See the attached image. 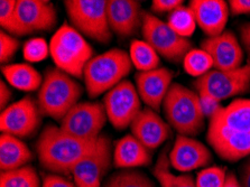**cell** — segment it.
<instances>
[{
  "mask_svg": "<svg viewBox=\"0 0 250 187\" xmlns=\"http://www.w3.org/2000/svg\"><path fill=\"white\" fill-rule=\"evenodd\" d=\"M230 130L250 132V100L240 99L222 108L210 119V124Z\"/></svg>",
  "mask_w": 250,
  "mask_h": 187,
  "instance_id": "obj_22",
  "label": "cell"
},
{
  "mask_svg": "<svg viewBox=\"0 0 250 187\" xmlns=\"http://www.w3.org/2000/svg\"><path fill=\"white\" fill-rule=\"evenodd\" d=\"M183 0H154L151 2V13L165 14L173 13L174 10L183 6Z\"/></svg>",
  "mask_w": 250,
  "mask_h": 187,
  "instance_id": "obj_36",
  "label": "cell"
},
{
  "mask_svg": "<svg viewBox=\"0 0 250 187\" xmlns=\"http://www.w3.org/2000/svg\"><path fill=\"white\" fill-rule=\"evenodd\" d=\"M184 71L194 78L206 75L213 67V61L206 51L201 48H192L183 60Z\"/></svg>",
  "mask_w": 250,
  "mask_h": 187,
  "instance_id": "obj_29",
  "label": "cell"
},
{
  "mask_svg": "<svg viewBox=\"0 0 250 187\" xmlns=\"http://www.w3.org/2000/svg\"><path fill=\"white\" fill-rule=\"evenodd\" d=\"M42 112L39 103L25 97L2 110L0 114V130L17 138H27L40 128Z\"/></svg>",
  "mask_w": 250,
  "mask_h": 187,
  "instance_id": "obj_11",
  "label": "cell"
},
{
  "mask_svg": "<svg viewBox=\"0 0 250 187\" xmlns=\"http://www.w3.org/2000/svg\"><path fill=\"white\" fill-rule=\"evenodd\" d=\"M223 187H242V185H241V183H239V181H238L236 175L229 174L228 176H227L225 186Z\"/></svg>",
  "mask_w": 250,
  "mask_h": 187,
  "instance_id": "obj_41",
  "label": "cell"
},
{
  "mask_svg": "<svg viewBox=\"0 0 250 187\" xmlns=\"http://www.w3.org/2000/svg\"><path fill=\"white\" fill-rule=\"evenodd\" d=\"M168 158L162 155L158 158L154 168V176L160 183L161 187H196L195 181L191 175H175L169 170Z\"/></svg>",
  "mask_w": 250,
  "mask_h": 187,
  "instance_id": "obj_26",
  "label": "cell"
},
{
  "mask_svg": "<svg viewBox=\"0 0 250 187\" xmlns=\"http://www.w3.org/2000/svg\"><path fill=\"white\" fill-rule=\"evenodd\" d=\"M107 120V112L102 103L79 102L60 122V128L78 138L93 140L101 136Z\"/></svg>",
  "mask_w": 250,
  "mask_h": 187,
  "instance_id": "obj_9",
  "label": "cell"
},
{
  "mask_svg": "<svg viewBox=\"0 0 250 187\" xmlns=\"http://www.w3.org/2000/svg\"><path fill=\"white\" fill-rule=\"evenodd\" d=\"M174 73L166 67H158L148 72L136 74V85L142 100L147 108L157 111L165 100L170 85L173 84Z\"/></svg>",
  "mask_w": 250,
  "mask_h": 187,
  "instance_id": "obj_16",
  "label": "cell"
},
{
  "mask_svg": "<svg viewBox=\"0 0 250 187\" xmlns=\"http://www.w3.org/2000/svg\"><path fill=\"white\" fill-rule=\"evenodd\" d=\"M207 137L214 151L228 162H238L250 155V132L209 125Z\"/></svg>",
  "mask_w": 250,
  "mask_h": 187,
  "instance_id": "obj_15",
  "label": "cell"
},
{
  "mask_svg": "<svg viewBox=\"0 0 250 187\" xmlns=\"http://www.w3.org/2000/svg\"><path fill=\"white\" fill-rule=\"evenodd\" d=\"M196 92L223 101L247 92L250 87V63L232 71L213 70L194 82Z\"/></svg>",
  "mask_w": 250,
  "mask_h": 187,
  "instance_id": "obj_8",
  "label": "cell"
},
{
  "mask_svg": "<svg viewBox=\"0 0 250 187\" xmlns=\"http://www.w3.org/2000/svg\"><path fill=\"white\" fill-rule=\"evenodd\" d=\"M43 187H77V185L61 175L51 174L44 178Z\"/></svg>",
  "mask_w": 250,
  "mask_h": 187,
  "instance_id": "obj_37",
  "label": "cell"
},
{
  "mask_svg": "<svg viewBox=\"0 0 250 187\" xmlns=\"http://www.w3.org/2000/svg\"><path fill=\"white\" fill-rule=\"evenodd\" d=\"M169 164L181 173L204 167L212 162L211 151L199 140L179 135L169 152Z\"/></svg>",
  "mask_w": 250,
  "mask_h": 187,
  "instance_id": "obj_14",
  "label": "cell"
},
{
  "mask_svg": "<svg viewBox=\"0 0 250 187\" xmlns=\"http://www.w3.org/2000/svg\"><path fill=\"white\" fill-rule=\"evenodd\" d=\"M16 10L26 34L47 32L58 21L55 7L47 0H17Z\"/></svg>",
  "mask_w": 250,
  "mask_h": 187,
  "instance_id": "obj_17",
  "label": "cell"
},
{
  "mask_svg": "<svg viewBox=\"0 0 250 187\" xmlns=\"http://www.w3.org/2000/svg\"><path fill=\"white\" fill-rule=\"evenodd\" d=\"M163 110L166 120L180 135L196 136L203 130L206 117L201 109L199 94L181 83L170 85L163 102Z\"/></svg>",
  "mask_w": 250,
  "mask_h": 187,
  "instance_id": "obj_4",
  "label": "cell"
},
{
  "mask_svg": "<svg viewBox=\"0 0 250 187\" xmlns=\"http://www.w3.org/2000/svg\"><path fill=\"white\" fill-rule=\"evenodd\" d=\"M132 63L127 52L112 48L93 56L83 73L85 89L90 98L109 92L130 73Z\"/></svg>",
  "mask_w": 250,
  "mask_h": 187,
  "instance_id": "obj_2",
  "label": "cell"
},
{
  "mask_svg": "<svg viewBox=\"0 0 250 187\" xmlns=\"http://www.w3.org/2000/svg\"><path fill=\"white\" fill-rule=\"evenodd\" d=\"M111 163V143L101 135L96 149L80 160L72 170L77 187H101L102 179Z\"/></svg>",
  "mask_w": 250,
  "mask_h": 187,
  "instance_id": "obj_12",
  "label": "cell"
},
{
  "mask_svg": "<svg viewBox=\"0 0 250 187\" xmlns=\"http://www.w3.org/2000/svg\"><path fill=\"white\" fill-rule=\"evenodd\" d=\"M41 182L36 169L32 166L1 171L0 187H40Z\"/></svg>",
  "mask_w": 250,
  "mask_h": 187,
  "instance_id": "obj_27",
  "label": "cell"
},
{
  "mask_svg": "<svg viewBox=\"0 0 250 187\" xmlns=\"http://www.w3.org/2000/svg\"><path fill=\"white\" fill-rule=\"evenodd\" d=\"M1 72L10 85L25 92H33L41 89L44 80L35 67L25 63L3 65Z\"/></svg>",
  "mask_w": 250,
  "mask_h": 187,
  "instance_id": "obj_24",
  "label": "cell"
},
{
  "mask_svg": "<svg viewBox=\"0 0 250 187\" xmlns=\"http://www.w3.org/2000/svg\"><path fill=\"white\" fill-rule=\"evenodd\" d=\"M142 33L146 43L169 62H183L185 55L192 49L190 40L180 36L167 22L161 21L151 13H143Z\"/></svg>",
  "mask_w": 250,
  "mask_h": 187,
  "instance_id": "obj_7",
  "label": "cell"
},
{
  "mask_svg": "<svg viewBox=\"0 0 250 187\" xmlns=\"http://www.w3.org/2000/svg\"><path fill=\"white\" fill-rule=\"evenodd\" d=\"M50 54V45L42 37L30 38L24 44L22 55L28 62H41Z\"/></svg>",
  "mask_w": 250,
  "mask_h": 187,
  "instance_id": "obj_32",
  "label": "cell"
},
{
  "mask_svg": "<svg viewBox=\"0 0 250 187\" xmlns=\"http://www.w3.org/2000/svg\"><path fill=\"white\" fill-rule=\"evenodd\" d=\"M190 8L196 24L209 37L221 35L225 32L230 14L229 5L223 0H192Z\"/></svg>",
  "mask_w": 250,
  "mask_h": 187,
  "instance_id": "obj_19",
  "label": "cell"
},
{
  "mask_svg": "<svg viewBox=\"0 0 250 187\" xmlns=\"http://www.w3.org/2000/svg\"><path fill=\"white\" fill-rule=\"evenodd\" d=\"M240 37H241L242 45H244L246 52H247V54L250 57V22L241 26Z\"/></svg>",
  "mask_w": 250,
  "mask_h": 187,
  "instance_id": "obj_40",
  "label": "cell"
},
{
  "mask_svg": "<svg viewBox=\"0 0 250 187\" xmlns=\"http://www.w3.org/2000/svg\"><path fill=\"white\" fill-rule=\"evenodd\" d=\"M33 159V152L27 145L17 137L2 133L0 137V168L8 171L27 166Z\"/></svg>",
  "mask_w": 250,
  "mask_h": 187,
  "instance_id": "obj_23",
  "label": "cell"
},
{
  "mask_svg": "<svg viewBox=\"0 0 250 187\" xmlns=\"http://www.w3.org/2000/svg\"><path fill=\"white\" fill-rule=\"evenodd\" d=\"M50 54L61 71L82 79L86 64L93 59V48L73 26L63 24L51 38Z\"/></svg>",
  "mask_w": 250,
  "mask_h": 187,
  "instance_id": "obj_5",
  "label": "cell"
},
{
  "mask_svg": "<svg viewBox=\"0 0 250 187\" xmlns=\"http://www.w3.org/2000/svg\"><path fill=\"white\" fill-rule=\"evenodd\" d=\"M104 105L108 120L118 130L130 127L142 111L137 87L128 80H124L107 92L104 98Z\"/></svg>",
  "mask_w": 250,
  "mask_h": 187,
  "instance_id": "obj_10",
  "label": "cell"
},
{
  "mask_svg": "<svg viewBox=\"0 0 250 187\" xmlns=\"http://www.w3.org/2000/svg\"><path fill=\"white\" fill-rule=\"evenodd\" d=\"M201 49L211 56L215 70L232 71L242 66L244 52L232 32H223L219 36L206 38L201 43Z\"/></svg>",
  "mask_w": 250,
  "mask_h": 187,
  "instance_id": "obj_13",
  "label": "cell"
},
{
  "mask_svg": "<svg viewBox=\"0 0 250 187\" xmlns=\"http://www.w3.org/2000/svg\"><path fill=\"white\" fill-rule=\"evenodd\" d=\"M108 21L112 33L129 37L142 26L143 11L137 0H108Z\"/></svg>",
  "mask_w": 250,
  "mask_h": 187,
  "instance_id": "obj_18",
  "label": "cell"
},
{
  "mask_svg": "<svg viewBox=\"0 0 250 187\" xmlns=\"http://www.w3.org/2000/svg\"><path fill=\"white\" fill-rule=\"evenodd\" d=\"M20 41L5 30L0 32V62H9L20 48Z\"/></svg>",
  "mask_w": 250,
  "mask_h": 187,
  "instance_id": "obj_34",
  "label": "cell"
},
{
  "mask_svg": "<svg viewBox=\"0 0 250 187\" xmlns=\"http://www.w3.org/2000/svg\"><path fill=\"white\" fill-rule=\"evenodd\" d=\"M104 187H155V185L143 171L123 169L113 174Z\"/></svg>",
  "mask_w": 250,
  "mask_h": 187,
  "instance_id": "obj_31",
  "label": "cell"
},
{
  "mask_svg": "<svg viewBox=\"0 0 250 187\" xmlns=\"http://www.w3.org/2000/svg\"><path fill=\"white\" fill-rule=\"evenodd\" d=\"M16 0H1L0 1V25L10 35H27L17 15Z\"/></svg>",
  "mask_w": 250,
  "mask_h": 187,
  "instance_id": "obj_30",
  "label": "cell"
},
{
  "mask_svg": "<svg viewBox=\"0 0 250 187\" xmlns=\"http://www.w3.org/2000/svg\"><path fill=\"white\" fill-rule=\"evenodd\" d=\"M199 94V93H198ZM200 104L201 109H202V112L204 117L209 118V120L212 119L215 114H217L220 110L222 109L220 101H218L217 99L210 97V95L200 93Z\"/></svg>",
  "mask_w": 250,
  "mask_h": 187,
  "instance_id": "obj_35",
  "label": "cell"
},
{
  "mask_svg": "<svg viewBox=\"0 0 250 187\" xmlns=\"http://www.w3.org/2000/svg\"><path fill=\"white\" fill-rule=\"evenodd\" d=\"M131 135L148 149H156L168 138L169 125L150 108L142 109L130 125Z\"/></svg>",
  "mask_w": 250,
  "mask_h": 187,
  "instance_id": "obj_20",
  "label": "cell"
},
{
  "mask_svg": "<svg viewBox=\"0 0 250 187\" xmlns=\"http://www.w3.org/2000/svg\"><path fill=\"white\" fill-rule=\"evenodd\" d=\"M241 185L242 187H250V162L245 166Z\"/></svg>",
  "mask_w": 250,
  "mask_h": 187,
  "instance_id": "obj_42",
  "label": "cell"
},
{
  "mask_svg": "<svg viewBox=\"0 0 250 187\" xmlns=\"http://www.w3.org/2000/svg\"><path fill=\"white\" fill-rule=\"evenodd\" d=\"M226 169L221 167H209L204 168L195 178L196 187H223L227 179Z\"/></svg>",
  "mask_w": 250,
  "mask_h": 187,
  "instance_id": "obj_33",
  "label": "cell"
},
{
  "mask_svg": "<svg viewBox=\"0 0 250 187\" xmlns=\"http://www.w3.org/2000/svg\"><path fill=\"white\" fill-rule=\"evenodd\" d=\"M167 24L174 32L184 38L191 37L198 25L192 9L184 5L169 14Z\"/></svg>",
  "mask_w": 250,
  "mask_h": 187,
  "instance_id": "obj_28",
  "label": "cell"
},
{
  "mask_svg": "<svg viewBox=\"0 0 250 187\" xmlns=\"http://www.w3.org/2000/svg\"><path fill=\"white\" fill-rule=\"evenodd\" d=\"M229 10L233 16L250 14V0H230Z\"/></svg>",
  "mask_w": 250,
  "mask_h": 187,
  "instance_id": "obj_38",
  "label": "cell"
},
{
  "mask_svg": "<svg viewBox=\"0 0 250 187\" xmlns=\"http://www.w3.org/2000/svg\"><path fill=\"white\" fill-rule=\"evenodd\" d=\"M83 89L71 75L60 68H50L45 73L39 92V106L42 114L62 121L67 112L77 105Z\"/></svg>",
  "mask_w": 250,
  "mask_h": 187,
  "instance_id": "obj_3",
  "label": "cell"
},
{
  "mask_svg": "<svg viewBox=\"0 0 250 187\" xmlns=\"http://www.w3.org/2000/svg\"><path fill=\"white\" fill-rule=\"evenodd\" d=\"M64 6L72 26L82 35L102 44L111 41L107 0H65Z\"/></svg>",
  "mask_w": 250,
  "mask_h": 187,
  "instance_id": "obj_6",
  "label": "cell"
},
{
  "mask_svg": "<svg viewBox=\"0 0 250 187\" xmlns=\"http://www.w3.org/2000/svg\"><path fill=\"white\" fill-rule=\"evenodd\" d=\"M113 165L119 169H131L147 166L150 163L149 149L132 135L123 137L116 143Z\"/></svg>",
  "mask_w": 250,
  "mask_h": 187,
  "instance_id": "obj_21",
  "label": "cell"
},
{
  "mask_svg": "<svg viewBox=\"0 0 250 187\" xmlns=\"http://www.w3.org/2000/svg\"><path fill=\"white\" fill-rule=\"evenodd\" d=\"M10 99H11V91L8 87V85H7L3 81H1L0 82V108H1V111L6 109L5 106L8 104Z\"/></svg>",
  "mask_w": 250,
  "mask_h": 187,
  "instance_id": "obj_39",
  "label": "cell"
},
{
  "mask_svg": "<svg viewBox=\"0 0 250 187\" xmlns=\"http://www.w3.org/2000/svg\"><path fill=\"white\" fill-rule=\"evenodd\" d=\"M98 139L85 140L70 135L56 125H48L36 145L41 165L51 173L69 175L75 165L96 149Z\"/></svg>",
  "mask_w": 250,
  "mask_h": 187,
  "instance_id": "obj_1",
  "label": "cell"
},
{
  "mask_svg": "<svg viewBox=\"0 0 250 187\" xmlns=\"http://www.w3.org/2000/svg\"><path fill=\"white\" fill-rule=\"evenodd\" d=\"M129 56L132 65L139 72H148L160 67V55L145 41H132L130 43Z\"/></svg>",
  "mask_w": 250,
  "mask_h": 187,
  "instance_id": "obj_25",
  "label": "cell"
}]
</instances>
